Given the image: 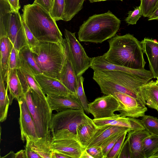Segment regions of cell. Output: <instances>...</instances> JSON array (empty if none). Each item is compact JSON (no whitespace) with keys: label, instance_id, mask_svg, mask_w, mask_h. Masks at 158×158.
Instances as JSON below:
<instances>
[{"label":"cell","instance_id":"1","mask_svg":"<svg viewBox=\"0 0 158 158\" xmlns=\"http://www.w3.org/2000/svg\"><path fill=\"white\" fill-rule=\"evenodd\" d=\"M94 71L93 79L104 95L116 92L123 93L139 100L143 104L138 95L140 88L154 78L151 71L147 70L138 73L104 69Z\"/></svg>","mask_w":158,"mask_h":158},{"label":"cell","instance_id":"2","mask_svg":"<svg viewBox=\"0 0 158 158\" xmlns=\"http://www.w3.org/2000/svg\"><path fill=\"white\" fill-rule=\"evenodd\" d=\"M109 49L102 56L111 64L134 69H143L146 63L140 43L130 34L115 35L108 41Z\"/></svg>","mask_w":158,"mask_h":158},{"label":"cell","instance_id":"3","mask_svg":"<svg viewBox=\"0 0 158 158\" xmlns=\"http://www.w3.org/2000/svg\"><path fill=\"white\" fill-rule=\"evenodd\" d=\"M23 21L39 41L63 42L62 35L56 21L50 13L33 2L24 5L22 10Z\"/></svg>","mask_w":158,"mask_h":158},{"label":"cell","instance_id":"4","mask_svg":"<svg viewBox=\"0 0 158 158\" xmlns=\"http://www.w3.org/2000/svg\"><path fill=\"white\" fill-rule=\"evenodd\" d=\"M120 20L110 10L89 17L80 26L78 32L81 42L101 43L114 36Z\"/></svg>","mask_w":158,"mask_h":158},{"label":"cell","instance_id":"5","mask_svg":"<svg viewBox=\"0 0 158 158\" xmlns=\"http://www.w3.org/2000/svg\"><path fill=\"white\" fill-rule=\"evenodd\" d=\"M30 49L42 73L57 78L66 57L65 39L63 42L39 41Z\"/></svg>","mask_w":158,"mask_h":158},{"label":"cell","instance_id":"6","mask_svg":"<svg viewBox=\"0 0 158 158\" xmlns=\"http://www.w3.org/2000/svg\"><path fill=\"white\" fill-rule=\"evenodd\" d=\"M24 97L34 122L38 137L47 136L51 132L49 125L52 111L46 96L40 95L30 89L24 94Z\"/></svg>","mask_w":158,"mask_h":158},{"label":"cell","instance_id":"7","mask_svg":"<svg viewBox=\"0 0 158 158\" xmlns=\"http://www.w3.org/2000/svg\"><path fill=\"white\" fill-rule=\"evenodd\" d=\"M84 111L83 109H69L52 114L49 125L50 132L52 133L58 130L67 129L76 134L77 127L90 119Z\"/></svg>","mask_w":158,"mask_h":158},{"label":"cell","instance_id":"8","mask_svg":"<svg viewBox=\"0 0 158 158\" xmlns=\"http://www.w3.org/2000/svg\"><path fill=\"white\" fill-rule=\"evenodd\" d=\"M64 35L69 59L78 77L90 67L92 58L86 54L83 47L76 38L75 32L65 29Z\"/></svg>","mask_w":158,"mask_h":158},{"label":"cell","instance_id":"9","mask_svg":"<svg viewBox=\"0 0 158 158\" xmlns=\"http://www.w3.org/2000/svg\"><path fill=\"white\" fill-rule=\"evenodd\" d=\"M52 134V150L60 152L70 158H80L85 149L80 143L77 135L68 130H58Z\"/></svg>","mask_w":158,"mask_h":158},{"label":"cell","instance_id":"10","mask_svg":"<svg viewBox=\"0 0 158 158\" xmlns=\"http://www.w3.org/2000/svg\"><path fill=\"white\" fill-rule=\"evenodd\" d=\"M113 95L119 104L118 111L122 117H143L147 110L146 105L139 100L127 94L118 92Z\"/></svg>","mask_w":158,"mask_h":158},{"label":"cell","instance_id":"11","mask_svg":"<svg viewBox=\"0 0 158 158\" xmlns=\"http://www.w3.org/2000/svg\"><path fill=\"white\" fill-rule=\"evenodd\" d=\"M119 104L112 95H106L96 98L88 104V109L94 119H100L115 116L114 112L118 111Z\"/></svg>","mask_w":158,"mask_h":158},{"label":"cell","instance_id":"12","mask_svg":"<svg viewBox=\"0 0 158 158\" xmlns=\"http://www.w3.org/2000/svg\"><path fill=\"white\" fill-rule=\"evenodd\" d=\"M6 36L19 51L27 45L23 19L19 11H11L9 24L6 31Z\"/></svg>","mask_w":158,"mask_h":158},{"label":"cell","instance_id":"13","mask_svg":"<svg viewBox=\"0 0 158 158\" xmlns=\"http://www.w3.org/2000/svg\"><path fill=\"white\" fill-rule=\"evenodd\" d=\"M20 109L19 124L21 131V139L24 142L26 137H38L34 122L24 96L18 101Z\"/></svg>","mask_w":158,"mask_h":158},{"label":"cell","instance_id":"14","mask_svg":"<svg viewBox=\"0 0 158 158\" xmlns=\"http://www.w3.org/2000/svg\"><path fill=\"white\" fill-rule=\"evenodd\" d=\"M34 77L45 95L67 96L73 94L56 78L42 73Z\"/></svg>","mask_w":158,"mask_h":158},{"label":"cell","instance_id":"15","mask_svg":"<svg viewBox=\"0 0 158 158\" xmlns=\"http://www.w3.org/2000/svg\"><path fill=\"white\" fill-rule=\"evenodd\" d=\"M92 120L98 127L110 125L127 128L132 131L145 130L141 120L130 117H122L118 114L111 117Z\"/></svg>","mask_w":158,"mask_h":158},{"label":"cell","instance_id":"16","mask_svg":"<svg viewBox=\"0 0 158 158\" xmlns=\"http://www.w3.org/2000/svg\"><path fill=\"white\" fill-rule=\"evenodd\" d=\"M48 102L52 111L57 112L67 109H83L76 94L69 95H47Z\"/></svg>","mask_w":158,"mask_h":158},{"label":"cell","instance_id":"17","mask_svg":"<svg viewBox=\"0 0 158 158\" xmlns=\"http://www.w3.org/2000/svg\"><path fill=\"white\" fill-rule=\"evenodd\" d=\"M65 43L66 57L62 69L57 79L72 93L76 94L78 85L77 77L69 59L65 40Z\"/></svg>","mask_w":158,"mask_h":158},{"label":"cell","instance_id":"18","mask_svg":"<svg viewBox=\"0 0 158 158\" xmlns=\"http://www.w3.org/2000/svg\"><path fill=\"white\" fill-rule=\"evenodd\" d=\"M140 43L144 53L147 57L150 71L154 78L158 77V42L155 40L144 38Z\"/></svg>","mask_w":158,"mask_h":158},{"label":"cell","instance_id":"19","mask_svg":"<svg viewBox=\"0 0 158 158\" xmlns=\"http://www.w3.org/2000/svg\"><path fill=\"white\" fill-rule=\"evenodd\" d=\"M127 131L131 130L127 128L110 125L98 127L86 148L94 146H101L105 141L112 136Z\"/></svg>","mask_w":158,"mask_h":158},{"label":"cell","instance_id":"20","mask_svg":"<svg viewBox=\"0 0 158 158\" xmlns=\"http://www.w3.org/2000/svg\"><path fill=\"white\" fill-rule=\"evenodd\" d=\"M131 158H145L143 147L144 139L150 134L146 130L130 131L128 132Z\"/></svg>","mask_w":158,"mask_h":158},{"label":"cell","instance_id":"21","mask_svg":"<svg viewBox=\"0 0 158 158\" xmlns=\"http://www.w3.org/2000/svg\"><path fill=\"white\" fill-rule=\"evenodd\" d=\"M26 143L42 158H52V150L51 148L52 136L50 132L46 136L40 138L26 137Z\"/></svg>","mask_w":158,"mask_h":158},{"label":"cell","instance_id":"22","mask_svg":"<svg viewBox=\"0 0 158 158\" xmlns=\"http://www.w3.org/2000/svg\"><path fill=\"white\" fill-rule=\"evenodd\" d=\"M138 95L148 107L157 110L158 108V87L152 80L141 86Z\"/></svg>","mask_w":158,"mask_h":158},{"label":"cell","instance_id":"23","mask_svg":"<svg viewBox=\"0 0 158 158\" xmlns=\"http://www.w3.org/2000/svg\"><path fill=\"white\" fill-rule=\"evenodd\" d=\"M6 82L7 87L9 92L8 95L10 105L15 98L18 101L24 96L23 88L18 76L17 69H9Z\"/></svg>","mask_w":158,"mask_h":158},{"label":"cell","instance_id":"24","mask_svg":"<svg viewBox=\"0 0 158 158\" xmlns=\"http://www.w3.org/2000/svg\"><path fill=\"white\" fill-rule=\"evenodd\" d=\"M21 68L33 76L42 73L32 53L27 45L19 52Z\"/></svg>","mask_w":158,"mask_h":158},{"label":"cell","instance_id":"25","mask_svg":"<svg viewBox=\"0 0 158 158\" xmlns=\"http://www.w3.org/2000/svg\"><path fill=\"white\" fill-rule=\"evenodd\" d=\"M0 75L4 82L6 81L7 72L9 69V58L13 45L6 36L0 38Z\"/></svg>","mask_w":158,"mask_h":158},{"label":"cell","instance_id":"26","mask_svg":"<svg viewBox=\"0 0 158 158\" xmlns=\"http://www.w3.org/2000/svg\"><path fill=\"white\" fill-rule=\"evenodd\" d=\"M98 127L91 118L87 122L80 124L77 127L76 134L77 138L85 148Z\"/></svg>","mask_w":158,"mask_h":158},{"label":"cell","instance_id":"27","mask_svg":"<svg viewBox=\"0 0 158 158\" xmlns=\"http://www.w3.org/2000/svg\"><path fill=\"white\" fill-rule=\"evenodd\" d=\"M19 77L22 84L24 94L30 89L43 97H46L34 77L22 68L17 69Z\"/></svg>","mask_w":158,"mask_h":158},{"label":"cell","instance_id":"28","mask_svg":"<svg viewBox=\"0 0 158 158\" xmlns=\"http://www.w3.org/2000/svg\"><path fill=\"white\" fill-rule=\"evenodd\" d=\"M12 10L7 0H0V38L6 36V31Z\"/></svg>","mask_w":158,"mask_h":158},{"label":"cell","instance_id":"29","mask_svg":"<svg viewBox=\"0 0 158 158\" xmlns=\"http://www.w3.org/2000/svg\"><path fill=\"white\" fill-rule=\"evenodd\" d=\"M7 88L6 89L4 82L0 75V122H2L6 119L10 101L7 94Z\"/></svg>","mask_w":158,"mask_h":158},{"label":"cell","instance_id":"30","mask_svg":"<svg viewBox=\"0 0 158 158\" xmlns=\"http://www.w3.org/2000/svg\"><path fill=\"white\" fill-rule=\"evenodd\" d=\"M65 8L63 20L72 19L83 8L85 0H64Z\"/></svg>","mask_w":158,"mask_h":158},{"label":"cell","instance_id":"31","mask_svg":"<svg viewBox=\"0 0 158 158\" xmlns=\"http://www.w3.org/2000/svg\"><path fill=\"white\" fill-rule=\"evenodd\" d=\"M143 147L145 158H150L158 149V135L150 134L143 140Z\"/></svg>","mask_w":158,"mask_h":158},{"label":"cell","instance_id":"32","mask_svg":"<svg viewBox=\"0 0 158 158\" xmlns=\"http://www.w3.org/2000/svg\"><path fill=\"white\" fill-rule=\"evenodd\" d=\"M141 121L145 130L150 134L158 135V119L157 118L145 115Z\"/></svg>","mask_w":158,"mask_h":158},{"label":"cell","instance_id":"33","mask_svg":"<svg viewBox=\"0 0 158 158\" xmlns=\"http://www.w3.org/2000/svg\"><path fill=\"white\" fill-rule=\"evenodd\" d=\"M78 85L76 94L80 103L85 112L89 114L88 109V103L83 88L84 78L82 75L77 77Z\"/></svg>","mask_w":158,"mask_h":158},{"label":"cell","instance_id":"34","mask_svg":"<svg viewBox=\"0 0 158 158\" xmlns=\"http://www.w3.org/2000/svg\"><path fill=\"white\" fill-rule=\"evenodd\" d=\"M65 8L64 0H53L50 14L56 21L62 20Z\"/></svg>","mask_w":158,"mask_h":158},{"label":"cell","instance_id":"35","mask_svg":"<svg viewBox=\"0 0 158 158\" xmlns=\"http://www.w3.org/2000/svg\"><path fill=\"white\" fill-rule=\"evenodd\" d=\"M142 15L149 17L158 7V0H140Z\"/></svg>","mask_w":158,"mask_h":158},{"label":"cell","instance_id":"36","mask_svg":"<svg viewBox=\"0 0 158 158\" xmlns=\"http://www.w3.org/2000/svg\"><path fill=\"white\" fill-rule=\"evenodd\" d=\"M127 131L117 133L112 136L105 141L101 146L102 148L104 158H106L107 156L113 148L115 143Z\"/></svg>","mask_w":158,"mask_h":158},{"label":"cell","instance_id":"37","mask_svg":"<svg viewBox=\"0 0 158 158\" xmlns=\"http://www.w3.org/2000/svg\"><path fill=\"white\" fill-rule=\"evenodd\" d=\"M128 131L125 132L115 143L108 154L106 158H118Z\"/></svg>","mask_w":158,"mask_h":158},{"label":"cell","instance_id":"38","mask_svg":"<svg viewBox=\"0 0 158 158\" xmlns=\"http://www.w3.org/2000/svg\"><path fill=\"white\" fill-rule=\"evenodd\" d=\"M128 14V16L125 20L126 23L128 25L136 24L142 15L140 6L136 7L132 11H129Z\"/></svg>","mask_w":158,"mask_h":158},{"label":"cell","instance_id":"39","mask_svg":"<svg viewBox=\"0 0 158 158\" xmlns=\"http://www.w3.org/2000/svg\"><path fill=\"white\" fill-rule=\"evenodd\" d=\"M19 52L14 47H13L10 55L9 62V69H19L21 67V64L19 56Z\"/></svg>","mask_w":158,"mask_h":158},{"label":"cell","instance_id":"40","mask_svg":"<svg viewBox=\"0 0 158 158\" xmlns=\"http://www.w3.org/2000/svg\"><path fill=\"white\" fill-rule=\"evenodd\" d=\"M23 23L26 38L27 45L30 49H31L36 46L39 41L35 37L23 20Z\"/></svg>","mask_w":158,"mask_h":158},{"label":"cell","instance_id":"41","mask_svg":"<svg viewBox=\"0 0 158 158\" xmlns=\"http://www.w3.org/2000/svg\"><path fill=\"white\" fill-rule=\"evenodd\" d=\"M118 158H131L130 147L127 137L123 143Z\"/></svg>","mask_w":158,"mask_h":158},{"label":"cell","instance_id":"42","mask_svg":"<svg viewBox=\"0 0 158 158\" xmlns=\"http://www.w3.org/2000/svg\"><path fill=\"white\" fill-rule=\"evenodd\" d=\"M85 149L93 158H104L101 146H97L86 148Z\"/></svg>","mask_w":158,"mask_h":158},{"label":"cell","instance_id":"43","mask_svg":"<svg viewBox=\"0 0 158 158\" xmlns=\"http://www.w3.org/2000/svg\"><path fill=\"white\" fill-rule=\"evenodd\" d=\"M53 0H35L34 2L37 3L50 13L52 8Z\"/></svg>","mask_w":158,"mask_h":158},{"label":"cell","instance_id":"44","mask_svg":"<svg viewBox=\"0 0 158 158\" xmlns=\"http://www.w3.org/2000/svg\"><path fill=\"white\" fill-rule=\"evenodd\" d=\"M27 158H42L36 152L33 150L28 144L26 143L25 147Z\"/></svg>","mask_w":158,"mask_h":158},{"label":"cell","instance_id":"45","mask_svg":"<svg viewBox=\"0 0 158 158\" xmlns=\"http://www.w3.org/2000/svg\"><path fill=\"white\" fill-rule=\"evenodd\" d=\"M12 9L16 12H19L21 6L19 4V0H8Z\"/></svg>","mask_w":158,"mask_h":158},{"label":"cell","instance_id":"46","mask_svg":"<svg viewBox=\"0 0 158 158\" xmlns=\"http://www.w3.org/2000/svg\"><path fill=\"white\" fill-rule=\"evenodd\" d=\"M52 158H70V157L59 151L52 150Z\"/></svg>","mask_w":158,"mask_h":158},{"label":"cell","instance_id":"47","mask_svg":"<svg viewBox=\"0 0 158 158\" xmlns=\"http://www.w3.org/2000/svg\"><path fill=\"white\" fill-rule=\"evenodd\" d=\"M14 158H27L25 149L20 150L16 153H15Z\"/></svg>","mask_w":158,"mask_h":158},{"label":"cell","instance_id":"48","mask_svg":"<svg viewBox=\"0 0 158 158\" xmlns=\"http://www.w3.org/2000/svg\"><path fill=\"white\" fill-rule=\"evenodd\" d=\"M158 20V7L154 11L152 15L148 17V20Z\"/></svg>","mask_w":158,"mask_h":158},{"label":"cell","instance_id":"49","mask_svg":"<svg viewBox=\"0 0 158 158\" xmlns=\"http://www.w3.org/2000/svg\"><path fill=\"white\" fill-rule=\"evenodd\" d=\"M80 158H93V157L85 149L81 153Z\"/></svg>","mask_w":158,"mask_h":158},{"label":"cell","instance_id":"50","mask_svg":"<svg viewBox=\"0 0 158 158\" xmlns=\"http://www.w3.org/2000/svg\"><path fill=\"white\" fill-rule=\"evenodd\" d=\"M150 158H158V149L154 152Z\"/></svg>","mask_w":158,"mask_h":158},{"label":"cell","instance_id":"51","mask_svg":"<svg viewBox=\"0 0 158 158\" xmlns=\"http://www.w3.org/2000/svg\"><path fill=\"white\" fill-rule=\"evenodd\" d=\"M90 3H94V2H98L100 1H105L109 0H88ZM121 1H123V0H119Z\"/></svg>","mask_w":158,"mask_h":158},{"label":"cell","instance_id":"52","mask_svg":"<svg viewBox=\"0 0 158 158\" xmlns=\"http://www.w3.org/2000/svg\"><path fill=\"white\" fill-rule=\"evenodd\" d=\"M155 82L156 84L158 87V80H157L155 81Z\"/></svg>","mask_w":158,"mask_h":158},{"label":"cell","instance_id":"53","mask_svg":"<svg viewBox=\"0 0 158 158\" xmlns=\"http://www.w3.org/2000/svg\"><path fill=\"white\" fill-rule=\"evenodd\" d=\"M156 79H157V80H158V77Z\"/></svg>","mask_w":158,"mask_h":158},{"label":"cell","instance_id":"54","mask_svg":"<svg viewBox=\"0 0 158 158\" xmlns=\"http://www.w3.org/2000/svg\"><path fill=\"white\" fill-rule=\"evenodd\" d=\"M157 111L158 112V109H157Z\"/></svg>","mask_w":158,"mask_h":158},{"label":"cell","instance_id":"55","mask_svg":"<svg viewBox=\"0 0 158 158\" xmlns=\"http://www.w3.org/2000/svg\"><path fill=\"white\" fill-rule=\"evenodd\" d=\"M7 0L8 1V0Z\"/></svg>","mask_w":158,"mask_h":158}]
</instances>
